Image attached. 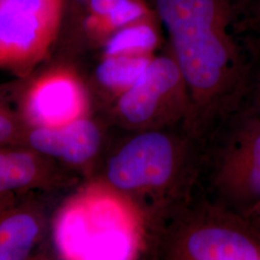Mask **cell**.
<instances>
[{
	"mask_svg": "<svg viewBox=\"0 0 260 260\" xmlns=\"http://www.w3.org/2000/svg\"><path fill=\"white\" fill-rule=\"evenodd\" d=\"M240 110L204 144L200 166L208 176L209 201L242 214L260 203V115Z\"/></svg>",
	"mask_w": 260,
	"mask_h": 260,
	"instance_id": "cell-5",
	"label": "cell"
},
{
	"mask_svg": "<svg viewBox=\"0 0 260 260\" xmlns=\"http://www.w3.org/2000/svg\"><path fill=\"white\" fill-rule=\"evenodd\" d=\"M240 34L251 33L254 35L251 41L252 47L260 50V0H252L251 3L243 10L237 23Z\"/></svg>",
	"mask_w": 260,
	"mask_h": 260,
	"instance_id": "cell-16",
	"label": "cell"
},
{
	"mask_svg": "<svg viewBox=\"0 0 260 260\" xmlns=\"http://www.w3.org/2000/svg\"><path fill=\"white\" fill-rule=\"evenodd\" d=\"M241 215L245 217L248 220V222L260 233V203L253 205Z\"/></svg>",
	"mask_w": 260,
	"mask_h": 260,
	"instance_id": "cell-19",
	"label": "cell"
},
{
	"mask_svg": "<svg viewBox=\"0 0 260 260\" xmlns=\"http://www.w3.org/2000/svg\"><path fill=\"white\" fill-rule=\"evenodd\" d=\"M154 14L151 6L144 0H124L108 15L87 14L83 20L84 32L92 41L104 44L121 28Z\"/></svg>",
	"mask_w": 260,
	"mask_h": 260,
	"instance_id": "cell-14",
	"label": "cell"
},
{
	"mask_svg": "<svg viewBox=\"0 0 260 260\" xmlns=\"http://www.w3.org/2000/svg\"><path fill=\"white\" fill-rule=\"evenodd\" d=\"M138 207L106 181L71 197L56 215L52 237L64 259H128L138 249Z\"/></svg>",
	"mask_w": 260,
	"mask_h": 260,
	"instance_id": "cell-2",
	"label": "cell"
},
{
	"mask_svg": "<svg viewBox=\"0 0 260 260\" xmlns=\"http://www.w3.org/2000/svg\"><path fill=\"white\" fill-rule=\"evenodd\" d=\"M42 234L37 211L25 207L0 211V260L25 259Z\"/></svg>",
	"mask_w": 260,
	"mask_h": 260,
	"instance_id": "cell-10",
	"label": "cell"
},
{
	"mask_svg": "<svg viewBox=\"0 0 260 260\" xmlns=\"http://www.w3.org/2000/svg\"><path fill=\"white\" fill-rule=\"evenodd\" d=\"M21 117L10 109L7 103L0 99V145L26 140L28 129Z\"/></svg>",
	"mask_w": 260,
	"mask_h": 260,
	"instance_id": "cell-15",
	"label": "cell"
},
{
	"mask_svg": "<svg viewBox=\"0 0 260 260\" xmlns=\"http://www.w3.org/2000/svg\"><path fill=\"white\" fill-rule=\"evenodd\" d=\"M88 93L69 66H54L36 75L22 94L21 119L28 128L56 127L86 116Z\"/></svg>",
	"mask_w": 260,
	"mask_h": 260,
	"instance_id": "cell-8",
	"label": "cell"
},
{
	"mask_svg": "<svg viewBox=\"0 0 260 260\" xmlns=\"http://www.w3.org/2000/svg\"><path fill=\"white\" fill-rule=\"evenodd\" d=\"M35 150L0 148V194L45 183L48 172Z\"/></svg>",
	"mask_w": 260,
	"mask_h": 260,
	"instance_id": "cell-11",
	"label": "cell"
},
{
	"mask_svg": "<svg viewBox=\"0 0 260 260\" xmlns=\"http://www.w3.org/2000/svg\"><path fill=\"white\" fill-rule=\"evenodd\" d=\"M251 1H252V0H240V2H239V10H240V13L251 3Z\"/></svg>",
	"mask_w": 260,
	"mask_h": 260,
	"instance_id": "cell-20",
	"label": "cell"
},
{
	"mask_svg": "<svg viewBox=\"0 0 260 260\" xmlns=\"http://www.w3.org/2000/svg\"><path fill=\"white\" fill-rule=\"evenodd\" d=\"M67 0H0V71L27 78L60 34Z\"/></svg>",
	"mask_w": 260,
	"mask_h": 260,
	"instance_id": "cell-6",
	"label": "cell"
},
{
	"mask_svg": "<svg viewBox=\"0 0 260 260\" xmlns=\"http://www.w3.org/2000/svg\"><path fill=\"white\" fill-rule=\"evenodd\" d=\"M117 109L124 123L138 131L167 129L177 122L183 126L189 96L172 51L152 59L138 81L119 96Z\"/></svg>",
	"mask_w": 260,
	"mask_h": 260,
	"instance_id": "cell-7",
	"label": "cell"
},
{
	"mask_svg": "<svg viewBox=\"0 0 260 260\" xmlns=\"http://www.w3.org/2000/svg\"><path fill=\"white\" fill-rule=\"evenodd\" d=\"M124 0H88L87 14L95 16H105L118 8Z\"/></svg>",
	"mask_w": 260,
	"mask_h": 260,
	"instance_id": "cell-17",
	"label": "cell"
},
{
	"mask_svg": "<svg viewBox=\"0 0 260 260\" xmlns=\"http://www.w3.org/2000/svg\"><path fill=\"white\" fill-rule=\"evenodd\" d=\"M26 141L41 155L84 165L99 152L102 133L94 121L84 116L61 126L28 128Z\"/></svg>",
	"mask_w": 260,
	"mask_h": 260,
	"instance_id": "cell-9",
	"label": "cell"
},
{
	"mask_svg": "<svg viewBox=\"0 0 260 260\" xmlns=\"http://www.w3.org/2000/svg\"><path fill=\"white\" fill-rule=\"evenodd\" d=\"M158 22L154 14L121 28L103 44V56L152 55L160 39Z\"/></svg>",
	"mask_w": 260,
	"mask_h": 260,
	"instance_id": "cell-12",
	"label": "cell"
},
{
	"mask_svg": "<svg viewBox=\"0 0 260 260\" xmlns=\"http://www.w3.org/2000/svg\"><path fill=\"white\" fill-rule=\"evenodd\" d=\"M240 0H150L183 75L189 110L183 129L205 144L247 98L254 59L242 46Z\"/></svg>",
	"mask_w": 260,
	"mask_h": 260,
	"instance_id": "cell-1",
	"label": "cell"
},
{
	"mask_svg": "<svg viewBox=\"0 0 260 260\" xmlns=\"http://www.w3.org/2000/svg\"><path fill=\"white\" fill-rule=\"evenodd\" d=\"M154 56H103L95 75L100 84L119 96L138 81Z\"/></svg>",
	"mask_w": 260,
	"mask_h": 260,
	"instance_id": "cell-13",
	"label": "cell"
},
{
	"mask_svg": "<svg viewBox=\"0 0 260 260\" xmlns=\"http://www.w3.org/2000/svg\"><path fill=\"white\" fill-rule=\"evenodd\" d=\"M248 96H251V108L260 115V68L257 71L253 68L247 93V98Z\"/></svg>",
	"mask_w": 260,
	"mask_h": 260,
	"instance_id": "cell-18",
	"label": "cell"
},
{
	"mask_svg": "<svg viewBox=\"0 0 260 260\" xmlns=\"http://www.w3.org/2000/svg\"><path fill=\"white\" fill-rule=\"evenodd\" d=\"M158 249L167 259L260 260V233L241 214L186 199L159 218Z\"/></svg>",
	"mask_w": 260,
	"mask_h": 260,
	"instance_id": "cell-4",
	"label": "cell"
},
{
	"mask_svg": "<svg viewBox=\"0 0 260 260\" xmlns=\"http://www.w3.org/2000/svg\"><path fill=\"white\" fill-rule=\"evenodd\" d=\"M201 144L184 132L177 136L169 128L139 131L128 140L108 162L106 182L123 195L133 199L152 201V208L164 212L165 200L186 179L195 180L199 175L200 157L194 153Z\"/></svg>",
	"mask_w": 260,
	"mask_h": 260,
	"instance_id": "cell-3",
	"label": "cell"
},
{
	"mask_svg": "<svg viewBox=\"0 0 260 260\" xmlns=\"http://www.w3.org/2000/svg\"><path fill=\"white\" fill-rule=\"evenodd\" d=\"M78 4H81V5H83L84 7L86 8V5H87V2H88V0H75Z\"/></svg>",
	"mask_w": 260,
	"mask_h": 260,
	"instance_id": "cell-21",
	"label": "cell"
}]
</instances>
